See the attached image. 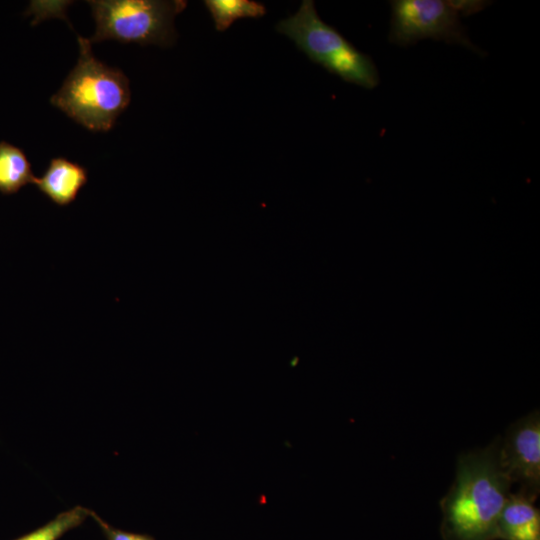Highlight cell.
Returning <instances> with one entry per match:
<instances>
[{
	"instance_id": "5",
	"label": "cell",
	"mask_w": 540,
	"mask_h": 540,
	"mask_svg": "<svg viewBox=\"0 0 540 540\" xmlns=\"http://www.w3.org/2000/svg\"><path fill=\"white\" fill-rule=\"evenodd\" d=\"M389 42L409 46L423 39L464 46L480 55L483 51L467 36L459 14L442 0L390 1Z\"/></svg>"
},
{
	"instance_id": "11",
	"label": "cell",
	"mask_w": 540,
	"mask_h": 540,
	"mask_svg": "<svg viewBox=\"0 0 540 540\" xmlns=\"http://www.w3.org/2000/svg\"><path fill=\"white\" fill-rule=\"evenodd\" d=\"M90 513L86 508L76 506L17 540H57L64 533L81 524Z\"/></svg>"
},
{
	"instance_id": "1",
	"label": "cell",
	"mask_w": 540,
	"mask_h": 540,
	"mask_svg": "<svg viewBox=\"0 0 540 540\" xmlns=\"http://www.w3.org/2000/svg\"><path fill=\"white\" fill-rule=\"evenodd\" d=\"M497 439L458 458L456 477L441 500L444 540H495L511 481L499 463Z\"/></svg>"
},
{
	"instance_id": "3",
	"label": "cell",
	"mask_w": 540,
	"mask_h": 540,
	"mask_svg": "<svg viewBox=\"0 0 540 540\" xmlns=\"http://www.w3.org/2000/svg\"><path fill=\"white\" fill-rule=\"evenodd\" d=\"M276 30L293 40L313 62L344 81L366 89L379 84V73L372 58L323 22L312 0H303L294 15L277 23Z\"/></svg>"
},
{
	"instance_id": "8",
	"label": "cell",
	"mask_w": 540,
	"mask_h": 540,
	"mask_svg": "<svg viewBox=\"0 0 540 540\" xmlns=\"http://www.w3.org/2000/svg\"><path fill=\"white\" fill-rule=\"evenodd\" d=\"M535 498L521 491L509 495L497 525V539L540 540V513Z\"/></svg>"
},
{
	"instance_id": "12",
	"label": "cell",
	"mask_w": 540,
	"mask_h": 540,
	"mask_svg": "<svg viewBox=\"0 0 540 540\" xmlns=\"http://www.w3.org/2000/svg\"><path fill=\"white\" fill-rule=\"evenodd\" d=\"M91 515L98 522L99 526L102 528L108 540H153L147 535L129 533L121 531L118 529L112 528L110 525L101 520L97 515L91 512Z\"/></svg>"
},
{
	"instance_id": "13",
	"label": "cell",
	"mask_w": 540,
	"mask_h": 540,
	"mask_svg": "<svg viewBox=\"0 0 540 540\" xmlns=\"http://www.w3.org/2000/svg\"><path fill=\"white\" fill-rule=\"evenodd\" d=\"M451 8H453L458 14L470 15L481 11L489 5L487 1H447Z\"/></svg>"
},
{
	"instance_id": "2",
	"label": "cell",
	"mask_w": 540,
	"mask_h": 540,
	"mask_svg": "<svg viewBox=\"0 0 540 540\" xmlns=\"http://www.w3.org/2000/svg\"><path fill=\"white\" fill-rule=\"evenodd\" d=\"M76 66L51 97V104L91 131H109L131 99L129 80L95 58L88 38L78 36Z\"/></svg>"
},
{
	"instance_id": "10",
	"label": "cell",
	"mask_w": 540,
	"mask_h": 540,
	"mask_svg": "<svg viewBox=\"0 0 540 540\" xmlns=\"http://www.w3.org/2000/svg\"><path fill=\"white\" fill-rule=\"evenodd\" d=\"M204 4L218 31H225L239 18H257L266 13L263 4L250 0H206Z\"/></svg>"
},
{
	"instance_id": "9",
	"label": "cell",
	"mask_w": 540,
	"mask_h": 540,
	"mask_svg": "<svg viewBox=\"0 0 540 540\" xmlns=\"http://www.w3.org/2000/svg\"><path fill=\"white\" fill-rule=\"evenodd\" d=\"M35 176L25 153L5 141L0 142V192L12 194L33 183Z\"/></svg>"
},
{
	"instance_id": "4",
	"label": "cell",
	"mask_w": 540,
	"mask_h": 540,
	"mask_svg": "<svg viewBox=\"0 0 540 540\" xmlns=\"http://www.w3.org/2000/svg\"><path fill=\"white\" fill-rule=\"evenodd\" d=\"M96 23L91 44L104 40L168 46L174 43V17L186 1L92 0L88 1Z\"/></svg>"
},
{
	"instance_id": "7",
	"label": "cell",
	"mask_w": 540,
	"mask_h": 540,
	"mask_svg": "<svg viewBox=\"0 0 540 540\" xmlns=\"http://www.w3.org/2000/svg\"><path fill=\"white\" fill-rule=\"evenodd\" d=\"M87 180L86 168L68 159L57 157L50 160L44 174L35 177L33 184L52 202L66 206L76 199Z\"/></svg>"
},
{
	"instance_id": "6",
	"label": "cell",
	"mask_w": 540,
	"mask_h": 540,
	"mask_svg": "<svg viewBox=\"0 0 540 540\" xmlns=\"http://www.w3.org/2000/svg\"><path fill=\"white\" fill-rule=\"evenodd\" d=\"M499 463L519 491L537 498L540 489V416L538 411L510 425L499 445Z\"/></svg>"
}]
</instances>
